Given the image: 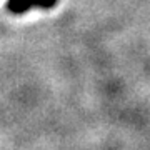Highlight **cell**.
Wrapping results in <instances>:
<instances>
[{"mask_svg":"<svg viewBox=\"0 0 150 150\" xmlns=\"http://www.w3.org/2000/svg\"><path fill=\"white\" fill-rule=\"evenodd\" d=\"M7 7H8V10L12 13H17V15H20V13H25L32 8V0H8L7 2Z\"/></svg>","mask_w":150,"mask_h":150,"instance_id":"1","label":"cell"},{"mask_svg":"<svg viewBox=\"0 0 150 150\" xmlns=\"http://www.w3.org/2000/svg\"><path fill=\"white\" fill-rule=\"evenodd\" d=\"M59 0H32V5L38 8H52Z\"/></svg>","mask_w":150,"mask_h":150,"instance_id":"2","label":"cell"}]
</instances>
